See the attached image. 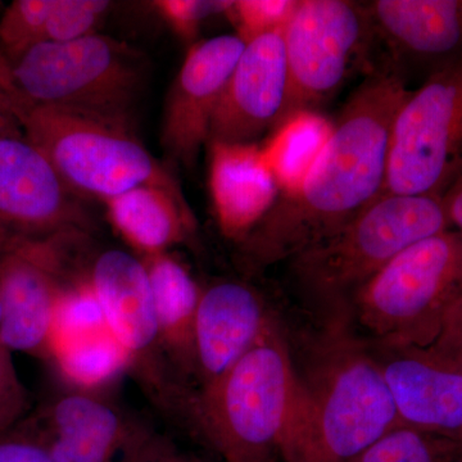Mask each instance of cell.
Here are the masks:
<instances>
[{"instance_id":"obj_1","label":"cell","mask_w":462,"mask_h":462,"mask_svg":"<svg viewBox=\"0 0 462 462\" xmlns=\"http://www.w3.org/2000/svg\"><path fill=\"white\" fill-rule=\"evenodd\" d=\"M410 93L397 69L374 66L333 121L329 139L300 188L279 196L239 243L238 261L245 272L291 260L379 199L394 120Z\"/></svg>"},{"instance_id":"obj_2","label":"cell","mask_w":462,"mask_h":462,"mask_svg":"<svg viewBox=\"0 0 462 462\" xmlns=\"http://www.w3.org/2000/svg\"><path fill=\"white\" fill-rule=\"evenodd\" d=\"M302 380L275 320L256 345L190 400L199 430L225 462H275L296 420Z\"/></svg>"},{"instance_id":"obj_3","label":"cell","mask_w":462,"mask_h":462,"mask_svg":"<svg viewBox=\"0 0 462 462\" xmlns=\"http://www.w3.org/2000/svg\"><path fill=\"white\" fill-rule=\"evenodd\" d=\"M330 346L300 378L297 418L281 448L285 462H355L402 425L373 352L346 338Z\"/></svg>"},{"instance_id":"obj_4","label":"cell","mask_w":462,"mask_h":462,"mask_svg":"<svg viewBox=\"0 0 462 462\" xmlns=\"http://www.w3.org/2000/svg\"><path fill=\"white\" fill-rule=\"evenodd\" d=\"M449 229L442 197H380L289 263L307 300L339 318L356 293L401 252Z\"/></svg>"},{"instance_id":"obj_5","label":"cell","mask_w":462,"mask_h":462,"mask_svg":"<svg viewBox=\"0 0 462 462\" xmlns=\"http://www.w3.org/2000/svg\"><path fill=\"white\" fill-rule=\"evenodd\" d=\"M27 139L79 197L103 202L139 185L182 194L178 180L134 135L133 125L80 109L36 105L0 85Z\"/></svg>"},{"instance_id":"obj_6","label":"cell","mask_w":462,"mask_h":462,"mask_svg":"<svg viewBox=\"0 0 462 462\" xmlns=\"http://www.w3.org/2000/svg\"><path fill=\"white\" fill-rule=\"evenodd\" d=\"M145 80L141 51L108 36L42 42L14 58L0 85L36 105L80 109L132 125Z\"/></svg>"},{"instance_id":"obj_7","label":"cell","mask_w":462,"mask_h":462,"mask_svg":"<svg viewBox=\"0 0 462 462\" xmlns=\"http://www.w3.org/2000/svg\"><path fill=\"white\" fill-rule=\"evenodd\" d=\"M462 297V236L449 229L415 243L356 293L348 310L376 345H431Z\"/></svg>"},{"instance_id":"obj_8","label":"cell","mask_w":462,"mask_h":462,"mask_svg":"<svg viewBox=\"0 0 462 462\" xmlns=\"http://www.w3.org/2000/svg\"><path fill=\"white\" fill-rule=\"evenodd\" d=\"M462 175V58L411 90L394 120L380 197H442Z\"/></svg>"},{"instance_id":"obj_9","label":"cell","mask_w":462,"mask_h":462,"mask_svg":"<svg viewBox=\"0 0 462 462\" xmlns=\"http://www.w3.org/2000/svg\"><path fill=\"white\" fill-rule=\"evenodd\" d=\"M284 44L289 84L282 120L297 112H320L354 67H366V74L373 69L365 3L300 0L285 27Z\"/></svg>"},{"instance_id":"obj_10","label":"cell","mask_w":462,"mask_h":462,"mask_svg":"<svg viewBox=\"0 0 462 462\" xmlns=\"http://www.w3.org/2000/svg\"><path fill=\"white\" fill-rule=\"evenodd\" d=\"M80 199L29 139L0 136V247L84 236L91 221Z\"/></svg>"},{"instance_id":"obj_11","label":"cell","mask_w":462,"mask_h":462,"mask_svg":"<svg viewBox=\"0 0 462 462\" xmlns=\"http://www.w3.org/2000/svg\"><path fill=\"white\" fill-rule=\"evenodd\" d=\"M378 361L402 425L462 439V354L427 346L376 345Z\"/></svg>"},{"instance_id":"obj_12","label":"cell","mask_w":462,"mask_h":462,"mask_svg":"<svg viewBox=\"0 0 462 462\" xmlns=\"http://www.w3.org/2000/svg\"><path fill=\"white\" fill-rule=\"evenodd\" d=\"M111 338L135 365L142 378L161 391L160 329L147 267L142 257L112 248L100 252L87 278Z\"/></svg>"},{"instance_id":"obj_13","label":"cell","mask_w":462,"mask_h":462,"mask_svg":"<svg viewBox=\"0 0 462 462\" xmlns=\"http://www.w3.org/2000/svg\"><path fill=\"white\" fill-rule=\"evenodd\" d=\"M245 42L220 35L191 45L173 81L163 115L162 141L175 162L191 169L208 144L209 127Z\"/></svg>"},{"instance_id":"obj_14","label":"cell","mask_w":462,"mask_h":462,"mask_svg":"<svg viewBox=\"0 0 462 462\" xmlns=\"http://www.w3.org/2000/svg\"><path fill=\"white\" fill-rule=\"evenodd\" d=\"M284 30L245 44L231 72L209 127V141L249 144L273 132L288 96Z\"/></svg>"},{"instance_id":"obj_15","label":"cell","mask_w":462,"mask_h":462,"mask_svg":"<svg viewBox=\"0 0 462 462\" xmlns=\"http://www.w3.org/2000/svg\"><path fill=\"white\" fill-rule=\"evenodd\" d=\"M53 242L11 249L0 263V343L9 352L42 355L53 349L66 288L60 249L51 247Z\"/></svg>"},{"instance_id":"obj_16","label":"cell","mask_w":462,"mask_h":462,"mask_svg":"<svg viewBox=\"0 0 462 462\" xmlns=\"http://www.w3.org/2000/svg\"><path fill=\"white\" fill-rule=\"evenodd\" d=\"M378 63L407 78L411 69L427 76L462 58V0H374L366 2ZM374 65V66H375Z\"/></svg>"},{"instance_id":"obj_17","label":"cell","mask_w":462,"mask_h":462,"mask_svg":"<svg viewBox=\"0 0 462 462\" xmlns=\"http://www.w3.org/2000/svg\"><path fill=\"white\" fill-rule=\"evenodd\" d=\"M272 320L263 296L248 282L221 281L202 288L193 340V374L199 389L229 372Z\"/></svg>"},{"instance_id":"obj_18","label":"cell","mask_w":462,"mask_h":462,"mask_svg":"<svg viewBox=\"0 0 462 462\" xmlns=\"http://www.w3.org/2000/svg\"><path fill=\"white\" fill-rule=\"evenodd\" d=\"M138 428L105 398L75 389L51 400L23 430L54 462H118Z\"/></svg>"},{"instance_id":"obj_19","label":"cell","mask_w":462,"mask_h":462,"mask_svg":"<svg viewBox=\"0 0 462 462\" xmlns=\"http://www.w3.org/2000/svg\"><path fill=\"white\" fill-rule=\"evenodd\" d=\"M209 145V193L221 233L236 245L275 205L281 191L257 143Z\"/></svg>"},{"instance_id":"obj_20","label":"cell","mask_w":462,"mask_h":462,"mask_svg":"<svg viewBox=\"0 0 462 462\" xmlns=\"http://www.w3.org/2000/svg\"><path fill=\"white\" fill-rule=\"evenodd\" d=\"M105 205L115 229L142 257L165 254L196 234V218L185 197L157 185H139Z\"/></svg>"},{"instance_id":"obj_21","label":"cell","mask_w":462,"mask_h":462,"mask_svg":"<svg viewBox=\"0 0 462 462\" xmlns=\"http://www.w3.org/2000/svg\"><path fill=\"white\" fill-rule=\"evenodd\" d=\"M142 258L151 282L162 352L182 374H193L194 322L202 288L187 267L167 252Z\"/></svg>"},{"instance_id":"obj_22","label":"cell","mask_w":462,"mask_h":462,"mask_svg":"<svg viewBox=\"0 0 462 462\" xmlns=\"http://www.w3.org/2000/svg\"><path fill=\"white\" fill-rule=\"evenodd\" d=\"M333 121L320 112L302 111L282 120L261 145L281 196L296 191L329 139Z\"/></svg>"},{"instance_id":"obj_23","label":"cell","mask_w":462,"mask_h":462,"mask_svg":"<svg viewBox=\"0 0 462 462\" xmlns=\"http://www.w3.org/2000/svg\"><path fill=\"white\" fill-rule=\"evenodd\" d=\"M355 462H462V439L398 425Z\"/></svg>"},{"instance_id":"obj_24","label":"cell","mask_w":462,"mask_h":462,"mask_svg":"<svg viewBox=\"0 0 462 462\" xmlns=\"http://www.w3.org/2000/svg\"><path fill=\"white\" fill-rule=\"evenodd\" d=\"M57 355L67 378L83 387L102 384L130 364L109 334L106 337L90 334L69 340L58 346Z\"/></svg>"},{"instance_id":"obj_25","label":"cell","mask_w":462,"mask_h":462,"mask_svg":"<svg viewBox=\"0 0 462 462\" xmlns=\"http://www.w3.org/2000/svg\"><path fill=\"white\" fill-rule=\"evenodd\" d=\"M109 8L111 3L105 0H54L44 42H66L94 35Z\"/></svg>"},{"instance_id":"obj_26","label":"cell","mask_w":462,"mask_h":462,"mask_svg":"<svg viewBox=\"0 0 462 462\" xmlns=\"http://www.w3.org/2000/svg\"><path fill=\"white\" fill-rule=\"evenodd\" d=\"M300 0H238L226 16L236 25V36L245 44L266 33L282 32Z\"/></svg>"},{"instance_id":"obj_27","label":"cell","mask_w":462,"mask_h":462,"mask_svg":"<svg viewBox=\"0 0 462 462\" xmlns=\"http://www.w3.org/2000/svg\"><path fill=\"white\" fill-rule=\"evenodd\" d=\"M53 3L54 0H21L8 9L0 25V39L14 60L44 42L45 25Z\"/></svg>"},{"instance_id":"obj_28","label":"cell","mask_w":462,"mask_h":462,"mask_svg":"<svg viewBox=\"0 0 462 462\" xmlns=\"http://www.w3.org/2000/svg\"><path fill=\"white\" fill-rule=\"evenodd\" d=\"M234 2L224 0H158L153 8L182 41L191 42L199 35L207 18L226 14Z\"/></svg>"},{"instance_id":"obj_29","label":"cell","mask_w":462,"mask_h":462,"mask_svg":"<svg viewBox=\"0 0 462 462\" xmlns=\"http://www.w3.org/2000/svg\"><path fill=\"white\" fill-rule=\"evenodd\" d=\"M118 462H203L176 448L171 440L143 430L134 434Z\"/></svg>"},{"instance_id":"obj_30","label":"cell","mask_w":462,"mask_h":462,"mask_svg":"<svg viewBox=\"0 0 462 462\" xmlns=\"http://www.w3.org/2000/svg\"><path fill=\"white\" fill-rule=\"evenodd\" d=\"M0 462H54L44 447L23 430L0 431Z\"/></svg>"},{"instance_id":"obj_31","label":"cell","mask_w":462,"mask_h":462,"mask_svg":"<svg viewBox=\"0 0 462 462\" xmlns=\"http://www.w3.org/2000/svg\"><path fill=\"white\" fill-rule=\"evenodd\" d=\"M434 342L462 354V297L449 309L442 330Z\"/></svg>"},{"instance_id":"obj_32","label":"cell","mask_w":462,"mask_h":462,"mask_svg":"<svg viewBox=\"0 0 462 462\" xmlns=\"http://www.w3.org/2000/svg\"><path fill=\"white\" fill-rule=\"evenodd\" d=\"M23 397L9 351L0 343V398Z\"/></svg>"},{"instance_id":"obj_33","label":"cell","mask_w":462,"mask_h":462,"mask_svg":"<svg viewBox=\"0 0 462 462\" xmlns=\"http://www.w3.org/2000/svg\"><path fill=\"white\" fill-rule=\"evenodd\" d=\"M449 227L462 236V175L442 196Z\"/></svg>"},{"instance_id":"obj_34","label":"cell","mask_w":462,"mask_h":462,"mask_svg":"<svg viewBox=\"0 0 462 462\" xmlns=\"http://www.w3.org/2000/svg\"><path fill=\"white\" fill-rule=\"evenodd\" d=\"M23 397L0 398V431L8 430L23 411Z\"/></svg>"},{"instance_id":"obj_35","label":"cell","mask_w":462,"mask_h":462,"mask_svg":"<svg viewBox=\"0 0 462 462\" xmlns=\"http://www.w3.org/2000/svg\"><path fill=\"white\" fill-rule=\"evenodd\" d=\"M17 124L18 121L9 105L7 94L0 88V136L14 134V127Z\"/></svg>"},{"instance_id":"obj_36","label":"cell","mask_w":462,"mask_h":462,"mask_svg":"<svg viewBox=\"0 0 462 462\" xmlns=\"http://www.w3.org/2000/svg\"><path fill=\"white\" fill-rule=\"evenodd\" d=\"M0 319H2V306H0Z\"/></svg>"}]
</instances>
